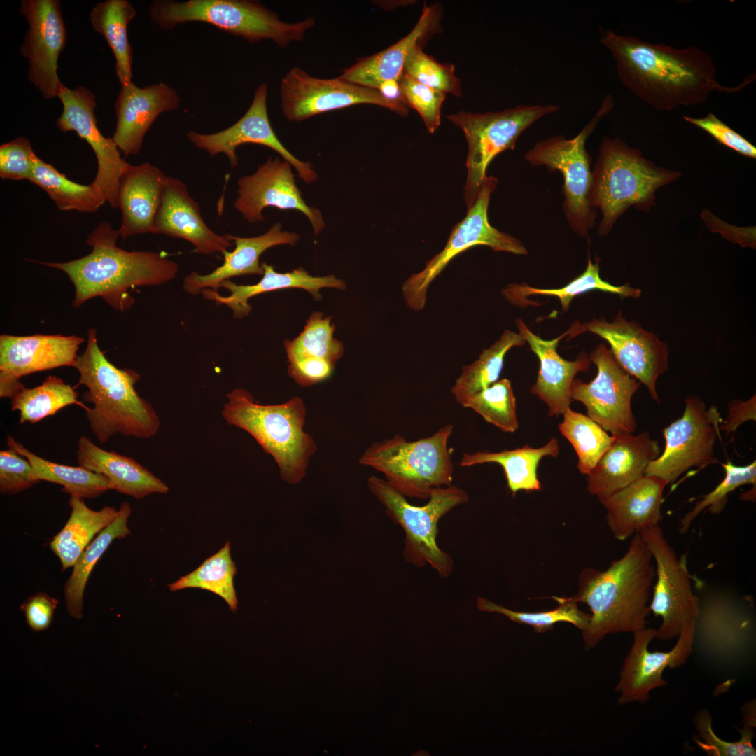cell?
I'll return each instance as SVG.
<instances>
[{"label":"cell","instance_id":"1","mask_svg":"<svg viewBox=\"0 0 756 756\" xmlns=\"http://www.w3.org/2000/svg\"><path fill=\"white\" fill-rule=\"evenodd\" d=\"M600 42L615 59L621 83L657 111L704 103L714 91L736 92L755 77L736 87L721 85L713 59L697 47L676 48L610 29L601 31Z\"/></svg>","mask_w":756,"mask_h":756},{"label":"cell","instance_id":"2","mask_svg":"<svg viewBox=\"0 0 756 756\" xmlns=\"http://www.w3.org/2000/svg\"><path fill=\"white\" fill-rule=\"evenodd\" d=\"M652 561L638 533L633 536L624 556L606 570L587 568L580 573L575 597L591 610L588 627L582 632L586 650L609 634H633L646 627L656 575Z\"/></svg>","mask_w":756,"mask_h":756},{"label":"cell","instance_id":"3","mask_svg":"<svg viewBox=\"0 0 756 756\" xmlns=\"http://www.w3.org/2000/svg\"><path fill=\"white\" fill-rule=\"evenodd\" d=\"M118 237V229L102 222L88 235L85 243L92 251L87 255L66 262H40L67 274L75 288L74 307L101 297L115 309L125 311L134 303L130 289L161 285L177 275L174 261L160 253L120 248Z\"/></svg>","mask_w":756,"mask_h":756},{"label":"cell","instance_id":"4","mask_svg":"<svg viewBox=\"0 0 756 756\" xmlns=\"http://www.w3.org/2000/svg\"><path fill=\"white\" fill-rule=\"evenodd\" d=\"M74 367L80 374L78 384L88 389L83 400L93 404L85 411L86 417L100 442H107L117 433L142 439L157 434L160 418L134 388L139 374L133 370L119 369L106 359L94 328L88 330L87 347Z\"/></svg>","mask_w":756,"mask_h":756},{"label":"cell","instance_id":"5","mask_svg":"<svg viewBox=\"0 0 756 756\" xmlns=\"http://www.w3.org/2000/svg\"><path fill=\"white\" fill-rule=\"evenodd\" d=\"M226 398L221 412L224 420L255 440L274 458L284 482H302L317 450L313 437L304 430L307 408L303 400L296 396L281 404L263 405L243 388L232 390Z\"/></svg>","mask_w":756,"mask_h":756},{"label":"cell","instance_id":"6","mask_svg":"<svg viewBox=\"0 0 756 756\" xmlns=\"http://www.w3.org/2000/svg\"><path fill=\"white\" fill-rule=\"evenodd\" d=\"M592 173L591 204L601 211L600 236L608 234L629 208L650 211L655 205L656 191L681 175L656 165L620 138L607 136L601 139Z\"/></svg>","mask_w":756,"mask_h":756},{"label":"cell","instance_id":"7","mask_svg":"<svg viewBox=\"0 0 756 756\" xmlns=\"http://www.w3.org/2000/svg\"><path fill=\"white\" fill-rule=\"evenodd\" d=\"M149 15L162 29L200 22L249 43L268 39L281 48L302 40L315 24L312 18L295 23L283 22L261 3L249 0H156L150 5Z\"/></svg>","mask_w":756,"mask_h":756},{"label":"cell","instance_id":"8","mask_svg":"<svg viewBox=\"0 0 756 756\" xmlns=\"http://www.w3.org/2000/svg\"><path fill=\"white\" fill-rule=\"evenodd\" d=\"M454 426L408 442L400 435L372 443L358 463L382 472L387 483L405 497L428 499L437 488L451 486L454 465L447 443Z\"/></svg>","mask_w":756,"mask_h":756},{"label":"cell","instance_id":"9","mask_svg":"<svg viewBox=\"0 0 756 756\" xmlns=\"http://www.w3.org/2000/svg\"><path fill=\"white\" fill-rule=\"evenodd\" d=\"M368 486L385 507L387 516L404 531L406 561L416 567L429 564L441 577L449 576L454 561L438 547V523L452 509L468 500L466 491L453 485L437 488L426 505L416 506L383 479L372 475L368 479Z\"/></svg>","mask_w":756,"mask_h":756},{"label":"cell","instance_id":"10","mask_svg":"<svg viewBox=\"0 0 756 756\" xmlns=\"http://www.w3.org/2000/svg\"><path fill=\"white\" fill-rule=\"evenodd\" d=\"M614 106L612 97L606 95L592 118L575 137H548L537 142L525 155L532 166H545L550 172L561 174L564 214L570 227L582 237L594 227L597 215L591 204L593 173L586 141Z\"/></svg>","mask_w":756,"mask_h":756},{"label":"cell","instance_id":"11","mask_svg":"<svg viewBox=\"0 0 756 756\" xmlns=\"http://www.w3.org/2000/svg\"><path fill=\"white\" fill-rule=\"evenodd\" d=\"M560 109L554 104H519L497 112L460 111L446 115L466 139L468 152L464 197L470 208L487 178L486 169L499 153L513 150L519 135L541 118Z\"/></svg>","mask_w":756,"mask_h":756},{"label":"cell","instance_id":"12","mask_svg":"<svg viewBox=\"0 0 756 756\" xmlns=\"http://www.w3.org/2000/svg\"><path fill=\"white\" fill-rule=\"evenodd\" d=\"M498 179L487 176L479 194L466 216L456 223L444 248L435 255L419 272L412 274L402 284L407 306L420 311L426 305L427 291L433 280L457 255L475 246H486L495 251L526 255L528 251L517 239L493 227L488 219V207Z\"/></svg>","mask_w":756,"mask_h":756},{"label":"cell","instance_id":"13","mask_svg":"<svg viewBox=\"0 0 756 756\" xmlns=\"http://www.w3.org/2000/svg\"><path fill=\"white\" fill-rule=\"evenodd\" d=\"M722 421L715 406L707 409L699 397H687L682 416L663 430L664 450L649 463L645 475L672 484L691 468L719 463L714 446Z\"/></svg>","mask_w":756,"mask_h":756},{"label":"cell","instance_id":"14","mask_svg":"<svg viewBox=\"0 0 756 756\" xmlns=\"http://www.w3.org/2000/svg\"><path fill=\"white\" fill-rule=\"evenodd\" d=\"M645 542L655 566L650 610L662 619L654 638L668 641L677 638L683 625L696 620L700 598L694 594L685 559L678 557L660 526L639 533Z\"/></svg>","mask_w":756,"mask_h":756},{"label":"cell","instance_id":"15","mask_svg":"<svg viewBox=\"0 0 756 756\" xmlns=\"http://www.w3.org/2000/svg\"><path fill=\"white\" fill-rule=\"evenodd\" d=\"M589 358L597 367V375L589 383L574 379L572 400L582 402L587 416L612 435L633 434L637 424L631 399L641 383L620 366L603 343L591 352Z\"/></svg>","mask_w":756,"mask_h":756},{"label":"cell","instance_id":"16","mask_svg":"<svg viewBox=\"0 0 756 756\" xmlns=\"http://www.w3.org/2000/svg\"><path fill=\"white\" fill-rule=\"evenodd\" d=\"M569 338L591 332L605 340L620 366L644 384L652 398L660 403L657 391L658 377L668 370V346L659 336L635 321H629L620 312L611 322L604 318L573 323Z\"/></svg>","mask_w":756,"mask_h":756},{"label":"cell","instance_id":"17","mask_svg":"<svg viewBox=\"0 0 756 756\" xmlns=\"http://www.w3.org/2000/svg\"><path fill=\"white\" fill-rule=\"evenodd\" d=\"M280 97L283 113L290 121H302L323 112L362 104L382 106L402 116L409 113L405 104L387 99L377 90L340 77L315 78L298 67L281 79Z\"/></svg>","mask_w":756,"mask_h":756},{"label":"cell","instance_id":"18","mask_svg":"<svg viewBox=\"0 0 756 756\" xmlns=\"http://www.w3.org/2000/svg\"><path fill=\"white\" fill-rule=\"evenodd\" d=\"M696 620L687 622L682 626L675 645L667 652L649 650L654 638L656 629L645 627L633 633L632 645L620 672L615 690L619 693L620 705L631 703L645 704L650 692L664 687L666 681L664 671L685 664L694 647Z\"/></svg>","mask_w":756,"mask_h":756},{"label":"cell","instance_id":"19","mask_svg":"<svg viewBox=\"0 0 756 756\" xmlns=\"http://www.w3.org/2000/svg\"><path fill=\"white\" fill-rule=\"evenodd\" d=\"M19 10L29 24L19 49L29 62L28 78L45 99L56 97L62 85L58 59L67 39L60 1L23 0Z\"/></svg>","mask_w":756,"mask_h":756},{"label":"cell","instance_id":"20","mask_svg":"<svg viewBox=\"0 0 756 756\" xmlns=\"http://www.w3.org/2000/svg\"><path fill=\"white\" fill-rule=\"evenodd\" d=\"M57 97L63 104L57 128L63 132L74 131L90 144L97 160V172L92 183L109 205L117 208L120 178L129 163L121 157L112 138L105 137L97 126L95 95L83 86L71 90L62 84Z\"/></svg>","mask_w":756,"mask_h":756},{"label":"cell","instance_id":"21","mask_svg":"<svg viewBox=\"0 0 756 756\" xmlns=\"http://www.w3.org/2000/svg\"><path fill=\"white\" fill-rule=\"evenodd\" d=\"M291 166L285 160L270 157L255 173L239 178L234 206L251 223L264 220L262 211L266 207L298 210L308 218L317 235L326 226L322 214L303 199Z\"/></svg>","mask_w":756,"mask_h":756},{"label":"cell","instance_id":"22","mask_svg":"<svg viewBox=\"0 0 756 756\" xmlns=\"http://www.w3.org/2000/svg\"><path fill=\"white\" fill-rule=\"evenodd\" d=\"M267 93L266 83L259 85L247 111L230 127L211 134L189 131L186 134L187 138L197 148L206 151L211 156L224 153L228 158L232 167L238 165L236 150L239 146L255 144L267 146L278 153L284 160L293 166L300 178L305 183L315 181L317 174L312 169V164L295 158L276 135L268 117Z\"/></svg>","mask_w":756,"mask_h":756},{"label":"cell","instance_id":"23","mask_svg":"<svg viewBox=\"0 0 756 756\" xmlns=\"http://www.w3.org/2000/svg\"><path fill=\"white\" fill-rule=\"evenodd\" d=\"M84 339L76 335L0 336V396L12 398L29 374L63 366L74 367Z\"/></svg>","mask_w":756,"mask_h":756},{"label":"cell","instance_id":"24","mask_svg":"<svg viewBox=\"0 0 756 756\" xmlns=\"http://www.w3.org/2000/svg\"><path fill=\"white\" fill-rule=\"evenodd\" d=\"M180 103L176 91L163 82L144 88L132 81L121 85L115 103L117 122L112 139L125 156L138 154L157 118L176 110Z\"/></svg>","mask_w":756,"mask_h":756},{"label":"cell","instance_id":"25","mask_svg":"<svg viewBox=\"0 0 756 756\" xmlns=\"http://www.w3.org/2000/svg\"><path fill=\"white\" fill-rule=\"evenodd\" d=\"M613 440L587 475L589 493L603 500L645 475L649 463L661 449L648 432L612 435Z\"/></svg>","mask_w":756,"mask_h":756},{"label":"cell","instance_id":"26","mask_svg":"<svg viewBox=\"0 0 756 756\" xmlns=\"http://www.w3.org/2000/svg\"><path fill=\"white\" fill-rule=\"evenodd\" d=\"M153 234L190 242L195 251L209 255L224 253L232 246L227 234L216 233L204 220L199 204L179 179L167 176Z\"/></svg>","mask_w":756,"mask_h":756},{"label":"cell","instance_id":"27","mask_svg":"<svg viewBox=\"0 0 756 756\" xmlns=\"http://www.w3.org/2000/svg\"><path fill=\"white\" fill-rule=\"evenodd\" d=\"M516 326L540 362L531 393L547 404L550 416L564 414L573 401L571 387L575 377L589 370L592 362L589 356L582 351L575 360H567L559 355L558 344L568 335V330L556 338L546 340L532 332L521 318L516 320Z\"/></svg>","mask_w":756,"mask_h":756},{"label":"cell","instance_id":"28","mask_svg":"<svg viewBox=\"0 0 756 756\" xmlns=\"http://www.w3.org/2000/svg\"><path fill=\"white\" fill-rule=\"evenodd\" d=\"M752 620L731 596L722 593L700 600L696 619L694 642L710 654L721 657L741 654L752 636Z\"/></svg>","mask_w":756,"mask_h":756},{"label":"cell","instance_id":"29","mask_svg":"<svg viewBox=\"0 0 756 756\" xmlns=\"http://www.w3.org/2000/svg\"><path fill=\"white\" fill-rule=\"evenodd\" d=\"M664 479L644 475L609 498L601 500L606 510V522L615 538L630 536L659 525L663 519Z\"/></svg>","mask_w":756,"mask_h":756},{"label":"cell","instance_id":"30","mask_svg":"<svg viewBox=\"0 0 756 756\" xmlns=\"http://www.w3.org/2000/svg\"><path fill=\"white\" fill-rule=\"evenodd\" d=\"M167 176L148 162L128 164L122 172L118 194L122 222L118 232L125 239L152 233Z\"/></svg>","mask_w":756,"mask_h":756},{"label":"cell","instance_id":"31","mask_svg":"<svg viewBox=\"0 0 756 756\" xmlns=\"http://www.w3.org/2000/svg\"><path fill=\"white\" fill-rule=\"evenodd\" d=\"M442 10L438 4L424 6L420 18L406 36L386 49L359 59L344 69L340 78L363 87L378 90L384 82L399 80L405 61L416 46L424 45L439 29Z\"/></svg>","mask_w":756,"mask_h":756},{"label":"cell","instance_id":"32","mask_svg":"<svg viewBox=\"0 0 756 756\" xmlns=\"http://www.w3.org/2000/svg\"><path fill=\"white\" fill-rule=\"evenodd\" d=\"M234 242L235 248L225 251L222 265L206 274L193 272L183 280L184 290L191 295H198L205 289L217 290L220 284L232 277L258 274L264 272L260 255L268 248L283 244L294 246L300 239L297 233L281 230L280 223H274L265 233L252 237H237L227 234Z\"/></svg>","mask_w":756,"mask_h":756},{"label":"cell","instance_id":"33","mask_svg":"<svg viewBox=\"0 0 756 756\" xmlns=\"http://www.w3.org/2000/svg\"><path fill=\"white\" fill-rule=\"evenodd\" d=\"M77 461L80 466L106 477L111 489L141 499L153 493L166 494L169 486L134 458L104 450L90 439L78 440Z\"/></svg>","mask_w":756,"mask_h":756},{"label":"cell","instance_id":"34","mask_svg":"<svg viewBox=\"0 0 756 756\" xmlns=\"http://www.w3.org/2000/svg\"><path fill=\"white\" fill-rule=\"evenodd\" d=\"M262 266L264 270L262 278L255 284L237 285L227 279L223 281L219 288L227 290L230 295L223 296L212 289H205L201 293L205 298L216 304L228 307L232 311L235 318H242L248 316L251 311L249 299L264 293L298 288L309 292L314 300H319L322 298L319 293L322 288H336L341 290L346 288L345 282L337 279L334 275L312 276L302 267L290 272L280 273L276 272L273 266L265 262H262Z\"/></svg>","mask_w":756,"mask_h":756},{"label":"cell","instance_id":"35","mask_svg":"<svg viewBox=\"0 0 756 756\" xmlns=\"http://www.w3.org/2000/svg\"><path fill=\"white\" fill-rule=\"evenodd\" d=\"M69 504L71 509L69 518L49 543L50 549L60 561L62 570L74 566L94 537L108 526L118 514V510L111 506L92 510L83 498L75 496H70Z\"/></svg>","mask_w":756,"mask_h":756},{"label":"cell","instance_id":"36","mask_svg":"<svg viewBox=\"0 0 756 756\" xmlns=\"http://www.w3.org/2000/svg\"><path fill=\"white\" fill-rule=\"evenodd\" d=\"M559 453L558 440L552 438L545 446L533 448L525 445L512 450L499 452L477 451L463 454L460 465L470 467L487 463L499 464L503 469L507 484L513 496L519 491H539L540 482L537 470L542 458L557 457Z\"/></svg>","mask_w":756,"mask_h":756},{"label":"cell","instance_id":"37","mask_svg":"<svg viewBox=\"0 0 756 756\" xmlns=\"http://www.w3.org/2000/svg\"><path fill=\"white\" fill-rule=\"evenodd\" d=\"M132 508L127 501L122 502L116 519L90 543L73 566V571L66 580L64 599L69 615L76 619L83 617V600L89 577L99 559L111 544L132 534L128 528V519Z\"/></svg>","mask_w":756,"mask_h":756},{"label":"cell","instance_id":"38","mask_svg":"<svg viewBox=\"0 0 756 756\" xmlns=\"http://www.w3.org/2000/svg\"><path fill=\"white\" fill-rule=\"evenodd\" d=\"M136 15L127 0L100 2L90 13L92 28L103 36L114 55L115 70L121 85L132 82L133 57L127 27Z\"/></svg>","mask_w":756,"mask_h":756},{"label":"cell","instance_id":"39","mask_svg":"<svg viewBox=\"0 0 756 756\" xmlns=\"http://www.w3.org/2000/svg\"><path fill=\"white\" fill-rule=\"evenodd\" d=\"M7 444L30 462L38 482L60 484L62 491L70 496L91 499L111 490L109 481L101 474L80 465L68 466L47 461L28 450L10 435L7 438Z\"/></svg>","mask_w":756,"mask_h":756},{"label":"cell","instance_id":"40","mask_svg":"<svg viewBox=\"0 0 756 756\" xmlns=\"http://www.w3.org/2000/svg\"><path fill=\"white\" fill-rule=\"evenodd\" d=\"M526 342L520 333L505 330L497 341L482 351L475 361L463 366L451 390L456 401L464 406L475 394L496 382L507 351Z\"/></svg>","mask_w":756,"mask_h":756},{"label":"cell","instance_id":"41","mask_svg":"<svg viewBox=\"0 0 756 756\" xmlns=\"http://www.w3.org/2000/svg\"><path fill=\"white\" fill-rule=\"evenodd\" d=\"M29 181L43 189L61 211L94 212L106 202L92 183L83 185L72 181L37 155Z\"/></svg>","mask_w":756,"mask_h":756},{"label":"cell","instance_id":"42","mask_svg":"<svg viewBox=\"0 0 756 756\" xmlns=\"http://www.w3.org/2000/svg\"><path fill=\"white\" fill-rule=\"evenodd\" d=\"M598 290L603 292L617 294L622 298H638L641 290L631 287L629 284L614 286L601 279L599 274L598 263H593L589 257L586 270L570 283L559 288H538L526 284H508L502 290L503 297L510 303L517 306L526 304V298L531 295H550L557 297L561 304L563 312L568 309L572 300L584 293Z\"/></svg>","mask_w":756,"mask_h":756},{"label":"cell","instance_id":"43","mask_svg":"<svg viewBox=\"0 0 756 756\" xmlns=\"http://www.w3.org/2000/svg\"><path fill=\"white\" fill-rule=\"evenodd\" d=\"M237 570L231 556L230 544L227 541L195 570L169 584L168 587L171 592L190 588L211 592L222 598L234 612L238 608L234 582Z\"/></svg>","mask_w":756,"mask_h":756},{"label":"cell","instance_id":"44","mask_svg":"<svg viewBox=\"0 0 756 756\" xmlns=\"http://www.w3.org/2000/svg\"><path fill=\"white\" fill-rule=\"evenodd\" d=\"M69 405L90 408L78 400L74 387L55 376H48L35 388L24 387L11 398V410L19 412L20 424H35Z\"/></svg>","mask_w":756,"mask_h":756},{"label":"cell","instance_id":"45","mask_svg":"<svg viewBox=\"0 0 756 756\" xmlns=\"http://www.w3.org/2000/svg\"><path fill=\"white\" fill-rule=\"evenodd\" d=\"M563 415L559 429L577 454L579 472L587 475L611 445L613 436L587 415L570 408Z\"/></svg>","mask_w":756,"mask_h":756},{"label":"cell","instance_id":"46","mask_svg":"<svg viewBox=\"0 0 756 756\" xmlns=\"http://www.w3.org/2000/svg\"><path fill=\"white\" fill-rule=\"evenodd\" d=\"M552 598L558 603V606L553 610L541 612L514 611L484 597L478 598L477 608L482 612L503 615L517 624L531 626L535 632L540 634L548 631L556 624L562 622L573 624L582 632L587 629L591 614L579 609L578 601L575 596H552Z\"/></svg>","mask_w":756,"mask_h":756},{"label":"cell","instance_id":"47","mask_svg":"<svg viewBox=\"0 0 756 756\" xmlns=\"http://www.w3.org/2000/svg\"><path fill=\"white\" fill-rule=\"evenodd\" d=\"M330 317L321 312L312 314L303 331L293 340L284 342L288 360L296 358H316L335 364L342 356V343L334 338L335 326Z\"/></svg>","mask_w":756,"mask_h":756},{"label":"cell","instance_id":"48","mask_svg":"<svg viewBox=\"0 0 756 756\" xmlns=\"http://www.w3.org/2000/svg\"><path fill=\"white\" fill-rule=\"evenodd\" d=\"M463 407L472 409L503 432L514 433L519 428L516 398L507 379H500L475 394Z\"/></svg>","mask_w":756,"mask_h":756},{"label":"cell","instance_id":"49","mask_svg":"<svg viewBox=\"0 0 756 756\" xmlns=\"http://www.w3.org/2000/svg\"><path fill=\"white\" fill-rule=\"evenodd\" d=\"M724 479L710 492L702 496L694 507L680 519L679 531L683 534L689 530L697 516L707 510L712 514H718L724 509L728 495L744 484L756 486V461L745 466L734 465L730 461L722 464Z\"/></svg>","mask_w":756,"mask_h":756},{"label":"cell","instance_id":"50","mask_svg":"<svg viewBox=\"0 0 756 756\" xmlns=\"http://www.w3.org/2000/svg\"><path fill=\"white\" fill-rule=\"evenodd\" d=\"M422 46L419 45L412 50L405 61L403 72L425 85L445 94L461 97V81L454 74V65L439 63L425 53Z\"/></svg>","mask_w":756,"mask_h":756},{"label":"cell","instance_id":"51","mask_svg":"<svg viewBox=\"0 0 756 756\" xmlns=\"http://www.w3.org/2000/svg\"><path fill=\"white\" fill-rule=\"evenodd\" d=\"M694 724L700 738L696 739L697 745L710 756H755L756 750L752 744L755 724L743 722V727L738 729L741 738L736 742H728L719 738L712 727V718L706 708L699 710L694 718Z\"/></svg>","mask_w":756,"mask_h":756},{"label":"cell","instance_id":"52","mask_svg":"<svg viewBox=\"0 0 756 756\" xmlns=\"http://www.w3.org/2000/svg\"><path fill=\"white\" fill-rule=\"evenodd\" d=\"M398 80L404 104L415 109L428 131L434 133L440 125V110L446 94L415 80L404 72Z\"/></svg>","mask_w":756,"mask_h":756},{"label":"cell","instance_id":"53","mask_svg":"<svg viewBox=\"0 0 756 756\" xmlns=\"http://www.w3.org/2000/svg\"><path fill=\"white\" fill-rule=\"evenodd\" d=\"M36 154L30 141L20 136L0 146V176L13 181H29Z\"/></svg>","mask_w":756,"mask_h":756},{"label":"cell","instance_id":"54","mask_svg":"<svg viewBox=\"0 0 756 756\" xmlns=\"http://www.w3.org/2000/svg\"><path fill=\"white\" fill-rule=\"evenodd\" d=\"M39 482L30 462L15 450L0 451V491L15 494Z\"/></svg>","mask_w":756,"mask_h":756},{"label":"cell","instance_id":"55","mask_svg":"<svg viewBox=\"0 0 756 756\" xmlns=\"http://www.w3.org/2000/svg\"><path fill=\"white\" fill-rule=\"evenodd\" d=\"M683 118L686 122L704 130L726 147L746 157L756 158L755 146L714 113L710 112L703 118L685 115Z\"/></svg>","mask_w":756,"mask_h":756},{"label":"cell","instance_id":"56","mask_svg":"<svg viewBox=\"0 0 756 756\" xmlns=\"http://www.w3.org/2000/svg\"><path fill=\"white\" fill-rule=\"evenodd\" d=\"M58 600L45 592H38L26 599L20 606L28 626L35 632L48 629L52 624Z\"/></svg>","mask_w":756,"mask_h":756},{"label":"cell","instance_id":"57","mask_svg":"<svg viewBox=\"0 0 756 756\" xmlns=\"http://www.w3.org/2000/svg\"><path fill=\"white\" fill-rule=\"evenodd\" d=\"M289 375L300 386H309L328 379L335 364L316 358H296L288 360Z\"/></svg>","mask_w":756,"mask_h":756},{"label":"cell","instance_id":"58","mask_svg":"<svg viewBox=\"0 0 756 756\" xmlns=\"http://www.w3.org/2000/svg\"><path fill=\"white\" fill-rule=\"evenodd\" d=\"M701 217L705 223L713 232H717L727 240L736 243L742 247L755 248L756 235L755 227H738L727 224L718 218L710 211H702Z\"/></svg>","mask_w":756,"mask_h":756},{"label":"cell","instance_id":"59","mask_svg":"<svg viewBox=\"0 0 756 756\" xmlns=\"http://www.w3.org/2000/svg\"><path fill=\"white\" fill-rule=\"evenodd\" d=\"M756 420L755 394L749 400H733L727 405V416L720 424V431L726 434L736 432L743 423Z\"/></svg>","mask_w":756,"mask_h":756},{"label":"cell","instance_id":"60","mask_svg":"<svg viewBox=\"0 0 756 756\" xmlns=\"http://www.w3.org/2000/svg\"><path fill=\"white\" fill-rule=\"evenodd\" d=\"M377 90L387 99L404 104L398 80L384 82Z\"/></svg>","mask_w":756,"mask_h":756},{"label":"cell","instance_id":"61","mask_svg":"<svg viewBox=\"0 0 756 756\" xmlns=\"http://www.w3.org/2000/svg\"><path fill=\"white\" fill-rule=\"evenodd\" d=\"M740 499L742 500H751L753 502V500H755V486L749 491L743 493L741 496Z\"/></svg>","mask_w":756,"mask_h":756}]
</instances>
